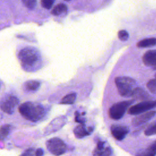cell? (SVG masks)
Returning a JSON list of instances; mask_svg holds the SVG:
<instances>
[{"label": "cell", "instance_id": "obj_16", "mask_svg": "<svg viewBox=\"0 0 156 156\" xmlns=\"http://www.w3.org/2000/svg\"><path fill=\"white\" fill-rule=\"evenodd\" d=\"M132 98L145 101V99H147L149 98V94L143 88L136 87L134 91Z\"/></svg>", "mask_w": 156, "mask_h": 156}, {"label": "cell", "instance_id": "obj_11", "mask_svg": "<svg viewBox=\"0 0 156 156\" xmlns=\"http://www.w3.org/2000/svg\"><path fill=\"white\" fill-rule=\"evenodd\" d=\"M105 142L99 141L93 152V156H110L112 149L109 147L104 146Z\"/></svg>", "mask_w": 156, "mask_h": 156}, {"label": "cell", "instance_id": "obj_14", "mask_svg": "<svg viewBox=\"0 0 156 156\" xmlns=\"http://www.w3.org/2000/svg\"><path fill=\"white\" fill-rule=\"evenodd\" d=\"M68 10L67 6L63 3L58 4L51 10V13L55 16H58L61 14L66 13Z\"/></svg>", "mask_w": 156, "mask_h": 156}, {"label": "cell", "instance_id": "obj_9", "mask_svg": "<svg viewBox=\"0 0 156 156\" xmlns=\"http://www.w3.org/2000/svg\"><path fill=\"white\" fill-rule=\"evenodd\" d=\"M156 115L155 111H150L147 112H144L138 115L132 120V124L134 126H138L144 123L147 122L152 118H153Z\"/></svg>", "mask_w": 156, "mask_h": 156}, {"label": "cell", "instance_id": "obj_8", "mask_svg": "<svg viewBox=\"0 0 156 156\" xmlns=\"http://www.w3.org/2000/svg\"><path fill=\"white\" fill-rule=\"evenodd\" d=\"M111 133L115 139L118 141L122 140L129 133V129L127 126L114 124L111 127Z\"/></svg>", "mask_w": 156, "mask_h": 156}, {"label": "cell", "instance_id": "obj_18", "mask_svg": "<svg viewBox=\"0 0 156 156\" xmlns=\"http://www.w3.org/2000/svg\"><path fill=\"white\" fill-rule=\"evenodd\" d=\"M76 94L75 93H72L68 94L65 96L61 101V104H73L76 100Z\"/></svg>", "mask_w": 156, "mask_h": 156}, {"label": "cell", "instance_id": "obj_20", "mask_svg": "<svg viewBox=\"0 0 156 156\" xmlns=\"http://www.w3.org/2000/svg\"><path fill=\"white\" fill-rule=\"evenodd\" d=\"M147 88L153 94H156V78L150 80L147 83Z\"/></svg>", "mask_w": 156, "mask_h": 156}, {"label": "cell", "instance_id": "obj_22", "mask_svg": "<svg viewBox=\"0 0 156 156\" xmlns=\"http://www.w3.org/2000/svg\"><path fill=\"white\" fill-rule=\"evenodd\" d=\"M22 1L24 5L29 9H34L37 4V0H22Z\"/></svg>", "mask_w": 156, "mask_h": 156}, {"label": "cell", "instance_id": "obj_24", "mask_svg": "<svg viewBox=\"0 0 156 156\" xmlns=\"http://www.w3.org/2000/svg\"><path fill=\"white\" fill-rule=\"evenodd\" d=\"M118 38L121 40L126 41L129 38V34H128V32L126 30H121L119 31V32L118 34Z\"/></svg>", "mask_w": 156, "mask_h": 156}, {"label": "cell", "instance_id": "obj_26", "mask_svg": "<svg viewBox=\"0 0 156 156\" xmlns=\"http://www.w3.org/2000/svg\"><path fill=\"white\" fill-rule=\"evenodd\" d=\"M44 154V151L41 148H38L35 151V156H43Z\"/></svg>", "mask_w": 156, "mask_h": 156}, {"label": "cell", "instance_id": "obj_17", "mask_svg": "<svg viewBox=\"0 0 156 156\" xmlns=\"http://www.w3.org/2000/svg\"><path fill=\"white\" fill-rule=\"evenodd\" d=\"M156 149L152 147L151 146H149L146 149L141 150L138 152L136 156H155Z\"/></svg>", "mask_w": 156, "mask_h": 156}, {"label": "cell", "instance_id": "obj_21", "mask_svg": "<svg viewBox=\"0 0 156 156\" xmlns=\"http://www.w3.org/2000/svg\"><path fill=\"white\" fill-rule=\"evenodd\" d=\"M144 134L147 136H151L156 134V122L149 126L144 131Z\"/></svg>", "mask_w": 156, "mask_h": 156}, {"label": "cell", "instance_id": "obj_25", "mask_svg": "<svg viewBox=\"0 0 156 156\" xmlns=\"http://www.w3.org/2000/svg\"><path fill=\"white\" fill-rule=\"evenodd\" d=\"M20 156H33V149H28L25 151Z\"/></svg>", "mask_w": 156, "mask_h": 156}, {"label": "cell", "instance_id": "obj_13", "mask_svg": "<svg viewBox=\"0 0 156 156\" xmlns=\"http://www.w3.org/2000/svg\"><path fill=\"white\" fill-rule=\"evenodd\" d=\"M40 86V82L38 80H28L24 83L23 88L24 90L29 92H34L37 91Z\"/></svg>", "mask_w": 156, "mask_h": 156}, {"label": "cell", "instance_id": "obj_19", "mask_svg": "<svg viewBox=\"0 0 156 156\" xmlns=\"http://www.w3.org/2000/svg\"><path fill=\"white\" fill-rule=\"evenodd\" d=\"M12 126L9 124H6L0 128V140H3L7 136L11 130Z\"/></svg>", "mask_w": 156, "mask_h": 156}, {"label": "cell", "instance_id": "obj_7", "mask_svg": "<svg viewBox=\"0 0 156 156\" xmlns=\"http://www.w3.org/2000/svg\"><path fill=\"white\" fill-rule=\"evenodd\" d=\"M156 107V100H145L130 107L127 113L130 115H139Z\"/></svg>", "mask_w": 156, "mask_h": 156}, {"label": "cell", "instance_id": "obj_5", "mask_svg": "<svg viewBox=\"0 0 156 156\" xmlns=\"http://www.w3.org/2000/svg\"><path fill=\"white\" fill-rule=\"evenodd\" d=\"M48 150L54 155L59 156L65 154L66 151V145L60 138L54 137L46 141Z\"/></svg>", "mask_w": 156, "mask_h": 156}, {"label": "cell", "instance_id": "obj_23", "mask_svg": "<svg viewBox=\"0 0 156 156\" xmlns=\"http://www.w3.org/2000/svg\"><path fill=\"white\" fill-rule=\"evenodd\" d=\"M55 0H41L42 7L46 9H51Z\"/></svg>", "mask_w": 156, "mask_h": 156}, {"label": "cell", "instance_id": "obj_27", "mask_svg": "<svg viewBox=\"0 0 156 156\" xmlns=\"http://www.w3.org/2000/svg\"><path fill=\"white\" fill-rule=\"evenodd\" d=\"M150 146H151L152 147H154V149H156V140L154 141L151 144H150Z\"/></svg>", "mask_w": 156, "mask_h": 156}, {"label": "cell", "instance_id": "obj_15", "mask_svg": "<svg viewBox=\"0 0 156 156\" xmlns=\"http://www.w3.org/2000/svg\"><path fill=\"white\" fill-rule=\"evenodd\" d=\"M156 44V38H144L139 41L136 46L138 48H148L155 46Z\"/></svg>", "mask_w": 156, "mask_h": 156}, {"label": "cell", "instance_id": "obj_10", "mask_svg": "<svg viewBox=\"0 0 156 156\" xmlns=\"http://www.w3.org/2000/svg\"><path fill=\"white\" fill-rule=\"evenodd\" d=\"M143 61L145 65L156 70V50H150L146 52L143 57Z\"/></svg>", "mask_w": 156, "mask_h": 156}, {"label": "cell", "instance_id": "obj_28", "mask_svg": "<svg viewBox=\"0 0 156 156\" xmlns=\"http://www.w3.org/2000/svg\"><path fill=\"white\" fill-rule=\"evenodd\" d=\"M65 1H71V0H65Z\"/></svg>", "mask_w": 156, "mask_h": 156}, {"label": "cell", "instance_id": "obj_3", "mask_svg": "<svg viewBox=\"0 0 156 156\" xmlns=\"http://www.w3.org/2000/svg\"><path fill=\"white\" fill-rule=\"evenodd\" d=\"M115 83L119 94L125 98L132 97L136 87V82L129 77H116Z\"/></svg>", "mask_w": 156, "mask_h": 156}, {"label": "cell", "instance_id": "obj_6", "mask_svg": "<svg viewBox=\"0 0 156 156\" xmlns=\"http://www.w3.org/2000/svg\"><path fill=\"white\" fill-rule=\"evenodd\" d=\"M18 103L19 100L16 96L12 94H6L0 101V107L5 113L12 114Z\"/></svg>", "mask_w": 156, "mask_h": 156}, {"label": "cell", "instance_id": "obj_12", "mask_svg": "<svg viewBox=\"0 0 156 156\" xmlns=\"http://www.w3.org/2000/svg\"><path fill=\"white\" fill-rule=\"evenodd\" d=\"M93 131L92 128L87 129L83 124H80L76 127L74 129V133L77 138H82L89 135Z\"/></svg>", "mask_w": 156, "mask_h": 156}, {"label": "cell", "instance_id": "obj_29", "mask_svg": "<svg viewBox=\"0 0 156 156\" xmlns=\"http://www.w3.org/2000/svg\"><path fill=\"white\" fill-rule=\"evenodd\" d=\"M155 78H156V74H155Z\"/></svg>", "mask_w": 156, "mask_h": 156}, {"label": "cell", "instance_id": "obj_2", "mask_svg": "<svg viewBox=\"0 0 156 156\" xmlns=\"http://www.w3.org/2000/svg\"><path fill=\"white\" fill-rule=\"evenodd\" d=\"M19 112L24 118L34 122L43 118L46 113L43 105L32 102L21 104L19 107Z\"/></svg>", "mask_w": 156, "mask_h": 156}, {"label": "cell", "instance_id": "obj_4", "mask_svg": "<svg viewBox=\"0 0 156 156\" xmlns=\"http://www.w3.org/2000/svg\"><path fill=\"white\" fill-rule=\"evenodd\" d=\"M134 100L121 101L114 104L108 110V115L110 118L118 120L121 119L127 111V108L133 103Z\"/></svg>", "mask_w": 156, "mask_h": 156}, {"label": "cell", "instance_id": "obj_1", "mask_svg": "<svg viewBox=\"0 0 156 156\" xmlns=\"http://www.w3.org/2000/svg\"><path fill=\"white\" fill-rule=\"evenodd\" d=\"M18 59L24 69L29 71L36 69L41 63V55L35 48L27 46L20 50L18 54Z\"/></svg>", "mask_w": 156, "mask_h": 156}]
</instances>
